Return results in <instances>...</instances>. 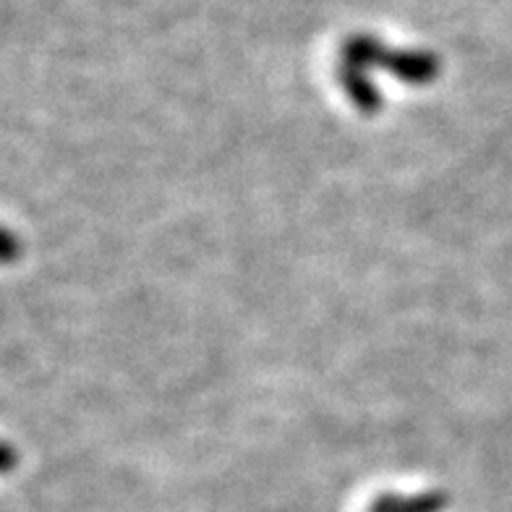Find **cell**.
Listing matches in <instances>:
<instances>
[]
</instances>
